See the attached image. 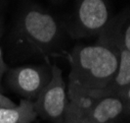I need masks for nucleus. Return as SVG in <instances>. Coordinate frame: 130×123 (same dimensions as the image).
<instances>
[{"label": "nucleus", "instance_id": "obj_1", "mask_svg": "<svg viewBox=\"0 0 130 123\" xmlns=\"http://www.w3.org/2000/svg\"><path fill=\"white\" fill-rule=\"evenodd\" d=\"M68 94L70 102L82 105L106 96L118 68L116 47L102 35L91 44H75L69 51Z\"/></svg>", "mask_w": 130, "mask_h": 123}, {"label": "nucleus", "instance_id": "obj_2", "mask_svg": "<svg viewBox=\"0 0 130 123\" xmlns=\"http://www.w3.org/2000/svg\"><path fill=\"white\" fill-rule=\"evenodd\" d=\"M13 38L24 53L38 56L44 62L66 58L72 39L62 17L34 0H19Z\"/></svg>", "mask_w": 130, "mask_h": 123}, {"label": "nucleus", "instance_id": "obj_3", "mask_svg": "<svg viewBox=\"0 0 130 123\" xmlns=\"http://www.w3.org/2000/svg\"><path fill=\"white\" fill-rule=\"evenodd\" d=\"M116 14L111 0H73L72 10L62 17L72 39L98 37Z\"/></svg>", "mask_w": 130, "mask_h": 123}, {"label": "nucleus", "instance_id": "obj_4", "mask_svg": "<svg viewBox=\"0 0 130 123\" xmlns=\"http://www.w3.org/2000/svg\"><path fill=\"white\" fill-rule=\"evenodd\" d=\"M37 116L51 123H65L70 105L68 85L63 70L56 63L52 64V77L49 83L33 102Z\"/></svg>", "mask_w": 130, "mask_h": 123}, {"label": "nucleus", "instance_id": "obj_5", "mask_svg": "<svg viewBox=\"0 0 130 123\" xmlns=\"http://www.w3.org/2000/svg\"><path fill=\"white\" fill-rule=\"evenodd\" d=\"M52 77V63L25 65L9 68L6 82L12 91L23 98L34 102Z\"/></svg>", "mask_w": 130, "mask_h": 123}, {"label": "nucleus", "instance_id": "obj_6", "mask_svg": "<svg viewBox=\"0 0 130 123\" xmlns=\"http://www.w3.org/2000/svg\"><path fill=\"white\" fill-rule=\"evenodd\" d=\"M126 17V7L115 15L109 26L101 35L116 47L118 56V68L116 77L110 86L106 96H118L130 88V50L122 37V25Z\"/></svg>", "mask_w": 130, "mask_h": 123}, {"label": "nucleus", "instance_id": "obj_7", "mask_svg": "<svg viewBox=\"0 0 130 123\" xmlns=\"http://www.w3.org/2000/svg\"><path fill=\"white\" fill-rule=\"evenodd\" d=\"M76 105L81 117L87 123H127L126 107L120 96H104L82 105Z\"/></svg>", "mask_w": 130, "mask_h": 123}, {"label": "nucleus", "instance_id": "obj_8", "mask_svg": "<svg viewBox=\"0 0 130 123\" xmlns=\"http://www.w3.org/2000/svg\"><path fill=\"white\" fill-rule=\"evenodd\" d=\"M37 117L33 102L26 98L15 106L0 108V123H32Z\"/></svg>", "mask_w": 130, "mask_h": 123}, {"label": "nucleus", "instance_id": "obj_9", "mask_svg": "<svg viewBox=\"0 0 130 123\" xmlns=\"http://www.w3.org/2000/svg\"><path fill=\"white\" fill-rule=\"evenodd\" d=\"M122 37L125 44L130 50V5L126 6V17L122 25Z\"/></svg>", "mask_w": 130, "mask_h": 123}, {"label": "nucleus", "instance_id": "obj_10", "mask_svg": "<svg viewBox=\"0 0 130 123\" xmlns=\"http://www.w3.org/2000/svg\"><path fill=\"white\" fill-rule=\"evenodd\" d=\"M123 98L124 104H125V116H126V122L130 123V88H128L127 90H125L122 92L120 95H118Z\"/></svg>", "mask_w": 130, "mask_h": 123}, {"label": "nucleus", "instance_id": "obj_11", "mask_svg": "<svg viewBox=\"0 0 130 123\" xmlns=\"http://www.w3.org/2000/svg\"><path fill=\"white\" fill-rule=\"evenodd\" d=\"M9 70V67L6 64L4 57H3V52L0 48V89H1V81H2V78L5 75V73H7V71Z\"/></svg>", "mask_w": 130, "mask_h": 123}, {"label": "nucleus", "instance_id": "obj_12", "mask_svg": "<svg viewBox=\"0 0 130 123\" xmlns=\"http://www.w3.org/2000/svg\"><path fill=\"white\" fill-rule=\"evenodd\" d=\"M15 105H16V104H14L13 100H11L9 97L4 96L0 92V108H2V107H12Z\"/></svg>", "mask_w": 130, "mask_h": 123}, {"label": "nucleus", "instance_id": "obj_13", "mask_svg": "<svg viewBox=\"0 0 130 123\" xmlns=\"http://www.w3.org/2000/svg\"><path fill=\"white\" fill-rule=\"evenodd\" d=\"M50 4H52L54 6H61L63 5L64 3H66L67 0H47Z\"/></svg>", "mask_w": 130, "mask_h": 123}, {"label": "nucleus", "instance_id": "obj_14", "mask_svg": "<svg viewBox=\"0 0 130 123\" xmlns=\"http://www.w3.org/2000/svg\"><path fill=\"white\" fill-rule=\"evenodd\" d=\"M3 30H4V19H3L2 11H0V38L3 33Z\"/></svg>", "mask_w": 130, "mask_h": 123}, {"label": "nucleus", "instance_id": "obj_15", "mask_svg": "<svg viewBox=\"0 0 130 123\" xmlns=\"http://www.w3.org/2000/svg\"><path fill=\"white\" fill-rule=\"evenodd\" d=\"M7 2H8V0H0V11H2L3 8L6 6Z\"/></svg>", "mask_w": 130, "mask_h": 123}]
</instances>
